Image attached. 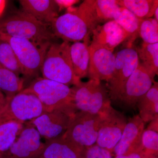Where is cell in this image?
<instances>
[{
    "label": "cell",
    "mask_w": 158,
    "mask_h": 158,
    "mask_svg": "<svg viewBox=\"0 0 158 158\" xmlns=\"http://www.w3.org/2000/svg\"><path fill=\"white\" fill-rule=\"evenodd\" d=\"M94 0H85L77 8L71 7L67 12L58 16L51 25L55 37L67 42H81L90 37L100 25L96 13Z\"/></svg>",
    "instance_id": "1"
},
{
    "label": "cell",
    "mask_w": 158,
    "mask_h": 158,
    "mask_svg": "<svg viewBox=\"0 0 158 158\" xmlns=\"http://www.w3.org/2000/svg\"><path fill=\"white\" fill-rule=\"evenodd\" d=\"M0 32L39 45H50L56 38L51 25L41 22L23 11L0 21Z\"/></svg>",
    "instance_id": "2"
},
{
    "label": "cell",
    "mask_w": 158,
    "mask_h": 158,
    "mask_svg": "<svg viewBox=\"0 0 158 158\" xmlns=\"http://www.w3.org/2000/svg\"><path fill=\"white\" fill-rule=\"evenodd\" d=\"M69 43L53 42L47 52L40 72L44 78L69 87L77 85L81 79L76 76L71 60Z\"/></svg>",
    "instance_id": "3"
},
{
    "label": "cell",
    "mask_w": 158,
    "mask_h": 158,
    "mask_svg": "<svg viewBox=\"0 0 158 158\" xmlns=\"http://www.w3.org/2000/svg\"><path fill=\"white\" fill-rule=\"evenodd\" d=\"M71 89L77 111L104 116L112 107L107 88L100 81H81Z\"/></svg>",
    "instance_id": "4"
},
{
    "label": "cell",
    "mask_w": 158,
    "mask_h": 158,
    "mask_svg": "<svg viewBox=\"0 0 158 158\" xmlns=\"http://www.w3.org/2000/svg\"><path fill=\"white\" fill-rule=\"evenodd\" d=\"M23 90L37 97L45 112L56 110L77 112L73 103L71 89L67 85L38 77Z\"/></svg>",
    "instance_id": "5"
},
{
    "label": "cell",
    "mask_w": 158,
    "mask_h": 158,
    "mask_svg": "<svg viewBox=\"0 0 158 158\" xmlns=\"http://www.w3.org/2000/svg\"><path fill=\"white\" fill-rule=\"evenodd\" d=\"M0 40L9 44L17 56L26 80L38 77L47 52L50 45L36 44L27 40L15 38L0 32Z\"/></svg>",
    "instance_id": "6"
},
{
    "label": "cell",
    "mask_w": 158,
    "mask_h": 158,
    "mask_svg": "<svg viewBox=\"0 0 158 158\" xmlns=\"http://www.w3.org/2000/svg\"><path fill=\"white\" fill-rule=\"evenodd\" d=\"M105 115L77 111L62 137L82 148L96 144L99 129Z\"/></svg>",
    "instance_id": "7"
},
{
    "label": "cell",
    "mask_w": 158,
    "mask_h": 158,
    "mask_svg": "<svg viewBox=\"0 0 158 158\" xmlns=\"http://www.w3.org/2000/svg\"><path fill=\"white\" fill-rule=\"evenodd\" d=\"M114 71L108 82L107 88L110 100L116 102L124 85L140 63L137 50L132 44L115 54Z\"/></svg>",
    "instance_id": "8"
},
{
    "label": "cell",
    "mask_w": 158,
    "mask_h": 158,
    "mask_svg": "<svg viewBox=\"0 0 158 158\" xmlns=\"http://www.w3.org/2000/svg\"><path fill=\"white\" fill-rule=\"evenodd\" d=\"M45 112V108L37 97L22 90L7 101L0 112V122L15 121L25 123Z\"/></svg>",
    "instance_id": "9"
},
{
    "label": "cell",
    "mask_w": 158,
    "mask_h": 158,
    "mask_svg": "<svg viewBox=\"0 0 158 158\" xmlns=\"http://www.w3.org/2000/svg\"><path fill=\"white\" fill-rule=\"evenodd\" d=\"M76 112L60 110L48 111L27 123L36 128L46 141H50L64 135Z\"/></svg>",
    "instance_id": "10"
},
{
    "label": "cell",
    "mask_w": 158,
    "mask_h": 158,
    "mask_svg": "<svg viewBox=\"0 0 158 158\" xmlns=\"http://www.w3.org/2000/svg\"><path fill=\"white\" fill-rule=\"evenodd\" d=\"M154 79V77L140 62L127 80L116 102L128 110L135 109L139 99L151 88L155 81Z\"/></svg>",
    "instance_id": "11"
},
{
    "label": "cell",
    "mask_w": 158,
    "mask_h": 158,
    "mask_svg": "<svg viewBox=\"0 0 158 158\" xmlns=\"http://www.w3.org/2000/svg\"><path fill=\"white\" fill-rule=\"evenodd\" d=\"M45 145L36 128L27 122L3 158H38Z\"/></svg>",
    "instance_id": "12"
},
{
    "label": "cell",
    "mask_w": 158,
    "mask_h": 158,
    "mask_svg": "<svg viewBox=\"0 0 158 158\" xmlns=\"http://www.w3.org/2000/svg\"><path fill=\"white\" fill-rule=\"evenodd\" d=\"M125 116L112 107L104 116L99 129L96 144L113 153L127 123Z\"/></svg>",
    "instance_id": "13"
},
{
    "label": "cell",
    "mask_w": 158,
    "mask_h": 158,
    "mask_svg": "<svg viewBox=\"0 0 158 158\" xmlns=\"http://www.w3.org/2000/svg\"><path fill=\"white\" fill-rule=\"evenodd\" d=\"M88 76L90 80L106 81L111 79L114 71L115 56L104 48L90 44Z\"/></svg>",
    "instance_id": "14"
},
{
    "label": "cell",
    "mask_w": 158,
    "mask_h": 158,
    "mask_svg": "<svg viewBox=\"0 0 158 158\" xmlns=\"http://www.w3.org/2000/svg\"><path fill=\"white\" fill-rule=\"evenodd\" d=\"M144 128V123L139 115L130 118L120 140L113 149V155L141 152V139Z\"/></svg>",
    "instance_id": "15"
},
{
    "label": "cell",
    "mask_w": 158,
    "mask_h": 158,
    "mask_svg": "<svg viewBox=\"0 0 158 158\" xmlns=\"http://www.w3.org/2000/svg\"><path fill=\"white\" fill-rule=\"evenodd\" d=\"M90 44L114 52L119 44L129 38L124 29L115 21L111 20L102 25H98L92 31Z\"/></svg>",
    "instance_id": "16"
},
{
    "label": "cell",
    "mask_w": 158,
    "mask_h": 158,
    "mask_svg": "<svg viewBox=\"0 0 158 158\" xmlns=\"http://www.w3.org/2000/svg\"><path fill=\"white\" fill-rule=\"evenodd\" d=\"M23 11L44 23L51 25L58 17L59 8L53 0H20Z\"/></svg>",
    "instance_id": "17"
},
{
    "label": "cell",
    "mask_w": 158,
    "mask_h": 158,
    "mask_svg": "<svg viewBox=\"0 0 158 158\" xmlns=\"http://www.w3.org/2000/svg\"><path fill=\"white\" fill-rule=\"evenodd\" d=\"M38 158H82L84 148L71 143L63 137L47 141Z\"/></svg>",
    "instance_id": "18"
},
{
    "label": "cell",
    "mask_w": 158,
    "mask_h": 158,
    "mask_svg": "<svg viewBox=\"0 0 158 158\" xmlns=\"http://www.w3.org/2000/svg\"><path fill=\"white\" fill-rule=\"evenodd\" d=\"M89 37L84 42L73 43L70 45V55L74 73L76 76L81 79L88 77L89 68Z\"/></svg>",
    "instance_id": "19"
},
{
    "label": "cell",
    "mask_w": 158,
    "mask_h": 158,
    "mask_svg": "<svg viewBox=\"0 0 158 158\" xmlns=\"http://www.w3.org/2000/svg\"><path fill=\"white\" fill-rule=\"evenodd\" d=\"M139 116L144 123L150 122L158 118V83L154 81L150 89L137 104Z\"/></svg>",
    "instance_id": "20"
},
{
    "label": "cell",
    "mask_w": 158,
    "mask_h": 158,
    "mask_svg": "<svg viewBox=\"0 0 158 158\" xmlns=\"http://www.w3.org/2000/svg\"><path fill=\"white\" fill-rule=\"evenodd\" d=\"M24 83L23 78L0 65V90L7 101L23 90Z\"/></svg>",
    "instance_id": "21"
},
{
    "label": "cell",
    "mask_w": 158,
    "mask_h": 158,
    "mask_svg": "<svg viewBox=\"0 0 158 158\" xmlns=\"http://www.w3.org/2000/svg\"><path fill=\"white\" fill-rule=\"evenodd\" d=\"M120 7L127 9L140 20L154 16L158 8V0H116Z\"/></svg>",
    "instance_id": "22"
},
{
    "label": "cell",
    "mask_w": 158,
    "mask_h": 158,
    "mask_svg": "<svg viewBox=\"0 0 158 158\" xmlns=\"http://www.w3.org/2000/svg\"><path fill=\"white\" fill-rule=\"evenodd\" d=\"M24 125L15 121L0 122V158H3L9 150Z\"/></svg>",
    "instance_id": "23"
},
{
    "label": "cell",
    "mask_w": 158,
    "mask_h": 158,
    "mask_svg": "<svg viewBox=\"0 0 158 158\" xmlns=\"http://www.w3.org/2000/svg\"><path fill=\"white\" fill-rule=\"evenodd\" d=\"M115 21L121 26L129 36L130 44L135 40L138 35V30L141 20L139 19L127 9L118 7L113 17Z\"/></svg>",
    "instance_id": "24"
},
{
    "label": "cell",
    "mask_w": 158,
    "mask_h": 158,
    "mask_svg": "<svg viewBox=\"0 0 158 158\" xmlns=\"http://www.w3.org/2000/svg\"><path fill=\"white\" fill-rule=\"evenodd\" d=\"M136 50L141 64L155 77L158 72V43L150 44L143 42Z\"/></svg>",
    "instance_id": "25"
},
{
    "label": "cell",
    "mask_w": 158,
    "mask_h": 158,
    "mask_svg": "<svg viewBox=\"0 0 158 158\" xmlns=\"http://www.w3.org/2000/svg\"><path fill=\"white\" fill-rule=\"evenodd\" d=\"M0 65L18 76L23 70L16 54L8 43L0 40Z\"/></svg>",
    "instance_id": "26"
},
{
    "label": "cell",
    "mask_w": 158,
    "mask_h": 158,
    "mask_svg": "<svg viewBox=\"0 0 158 158\" xmlns=\"http://www.w3.org/2000/svg\"><path fill=\"white\" fill-rule=\"evenodd\" d=\"M95 13L99 24L113 20L118 7L116 0H94Z\"/></svg>",
    "instance_id": "27"
},
{
    "label": "cell",
    "mask_w": 158,
    "mask_h": 158,
    "mask_svg": "<svg viewBox=\"0 0 158 158\" xmlns=\"http://www.w3.org/2000/svg\"><path fill=\"white\" fill-rule=\"evenodd\" d=\"M138 35L143 42L150 44L158 43V21L155 18L141 20Z\"/></svg>",
    "instance_id": "28"
},
{
    "label": "cell",
    "mask_w": 158,
    "mask_h": 158,
    "mask_svg": "<svg viewBox=\"0 0 158 158\" xmlns=\"http://www.w3.org/2000/svg\"><path fill=\"white\" fill-rule=\"evenodd\" d=\"M141 152L148 158L158 155V131L151 129L144 130L141 139Z\"/></svg>",
    "instance_id": "29"
},
{
    "label": "cell",
    "mask_w": 158,
    "mask_h": 158,
    "mask_svg": "<svg viewBox=\"0 0 158 158\" xmlns=\"http://www.w3.org/2000/svg\"><path fill=\"white\" fill-rule=\"evenodd\" d=\"M115 156L107 149L96 144L84 148L82 158H114Z\"/></svg>",
    "instance_id": "30"
},
{
    "label": "cell",
    "mask_w": 158,
    "mask_h": 158,
    "mask_svg": "<svg viewBox=\"0 0 158 158\" xmlns=\"http://www.w3.org/2000/svg\"><path fill=\"white\" fill-rule=\"evenodd\" d=\"M59 8V11L65 8H69L72 7L76 3L78 2L77 0H56L55 1Z\"/></svg>",
    "instance_id": "31"
},
{
    "label": "cell",
    "mask_w": 158,
    "mask_h": 158,
    "mask_svg": "<svg viewBox=\"0 0 158 158\" xmlns=\"http://www.w3.org/2000/svg\"><path fill=\"white\" fill-rule=\"evenodd\" d=\"M114 158H147L143 153L141 152L133 153L127 155H121L115 156Z\"/></svg>",
    "instance_id": "32"
},
{
    "label": "cell",
    "mask_w": 158,
    "mask_h": 158,
    "mask_svg": "<svg viewBox=\"0 0 158 158\" xmlns=\"http://www.w3.org/2000/svg\"><path fill=\"white\" fill-rule=\"evenodd\" d=\"M7 103V99H6L5 94L0 90V112L6 106Z\"/></svg>",
    "instance_id": "33"
},
{
    "label": "cell",
    "mask_w": 158,
    "mask_h": 158,
    "mask_svg": "<svg viewBox=\"0 0 158 158\" xmlns=\"http://www.w3.org/2000/svg\"><path fill=\"white\" fill-rule=\"evenodd\" d=\"M147 128L151 129L158 131V118L150 122Z\"/></svg>",
    "instance_id": "34"
},
{
    "label": "cell",
    "mask_w": 158,
    "mask_h": 158,
    "mask_svg": "<svg viewBox=\"0 0 158 158\" xmlns=\"http://www.w3.org/2000/svg\"><path fill=\"white\" fill-rule=\"evenodd\" d=\"M7 1L5 0H0V16L2 15L6 8Z\"/></svg>",
    "instance_id": "35"
},
{
    "label": "cell",
    "mask_w": 158,
    "mask_h": 158,
    "mask_svg": "<svg viewBox=\"0 0 158 158\" xmlns=\"http://www.w3.org/2000/svg\"><path fill=\"white\" fill-rule=\"evenodd\" d=\"M158 8L156 9L155 11L154 14V15L155 16L154 18L158 21Z\"/></svg>",
    "instance_id": "36"
},
{
    "label": "cell",
    "mask_w": 158,
    "mask_h": 158,
    "mask_svg": "<svg viewBox=\"0 0 158 158\" xmlns=\"http://www.w3.org/2000/svg\"><path fill=\"white\" fill-rule=\"evenodd\" d=\"M148 158H158V157L155 156H153L150 157Z\"/></svg>",
    "instance_id": "37"
}]
</instances>
